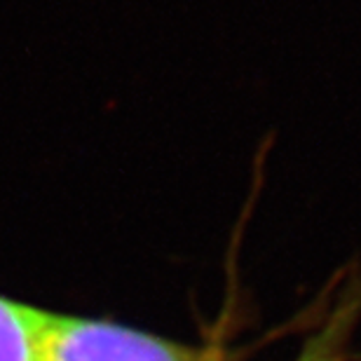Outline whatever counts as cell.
<instances>
[{
	"label": "cell",
	"instance_id": "cell-1",
	"mask_svg": "<svg viewBox=\"0 0 361 361\" xmlns=\"http://www.w3.org/2000/svg\"><path fill=\"white\" fill-rule=\"evenodd\" d=\"M38 361H226L219 345H183L113 322L47 314Z\"/></svg>",
	"mask_w": 361,
	"mask_h": 361
},
{
	"label": "cell",
	"instance_id": "cell-2",
	"mask_svg": "<svg viewBox=\"0 0 361 361\" xmlns=\"http://www.w3.org/2000/svg\"><path fill=\"white\" fill-rule=\"evenodd\" d=\"M361 317V291L357 284L338 295L334 310L324 317L298 352L295 361H345L350 341Z\"/></svg>",
	"mask_w": 361,
	"mask_h": 361
},
{
	"label": "cell",
	"instance_id": "cell-3",
	"mask_svg": "<svg viewBox=\"0 0 361 361\" xmlns=\"http://www.w3.org/2000/svg\"><path fill=\"white\" fill-rule=\"evenodd\" d=\"M47 312L0 295V361H38Z\"/></svg>",
	"mask_w": 361,
	"mask_h": 361
}]
</instances>
